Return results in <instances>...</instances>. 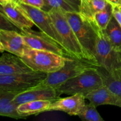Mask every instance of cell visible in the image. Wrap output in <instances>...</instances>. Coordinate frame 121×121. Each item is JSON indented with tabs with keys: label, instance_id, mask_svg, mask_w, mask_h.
<instances>
[{
	"label": "cell",
	"instance_id": "cell-26",
	"mask_svg": "<svg viewBox=\"0 0 121 121\" xmlns=\"http://www.w3.org/2000/svg\"><path fill=\"white\" fill-rule=\"evenodd\" d=\"M113 16L121 27V5L113 6Z\"/></svg>",
	"mask_w": 121,
	"mask_h": 121
},
{
	"label": "cell",
	"instance_id": "cell-1",
	"mask_svg": "<svg viewBox=\"0 0 121 121\" xmlns=\"http://www.w3.org/2000/svg\"><path fill=\"white\" fill-rule=\"evenodd\" d=\"M82 48L86 59L99 66L96 59L98 29L89 20L84 18L79 13H65Z\"/></svg>",
	"mask_w": 121,
	"mask_h": 121
},
{
	"label": "cell",
	"instance_id": "cell-3",
	"mask_svg": "<svg viewBox=\"0 0 121 121\" xmlns=\"http://www.w3.org/2000/svg\"><path fill=\"white\" fill-rule=\"evenodd\" d=\"M48 13L61 38L65 49L73 59H86L82 48L65 15V12L57 8H52Z\"/></svg>",
	"mask_w": 121,
	"mask_h": 121
},
{
	"label": "cell",
	"instance_id": "cell-24",
	"mask_svg": "<svg viewBox=\"0 0 121 121\" xmlns=\"http://www.w3.org/2000/svg\"><path fill=\"white\" fill-rule=\"evenodd\" d=\"M0 30H13L18 31L20 30L9 21L2 13L0 12Z\"/></svg>",
	"mask_w": 121,
	"mask_h": 121
},
{
	"label": "cell",
	"instance_id": "cell-11",
	"mask_svg": "<svg viewBox=\"0 0 121 121\" xmlns=\"http://www.w3.org/2000/svg\"><path fill=\"white\" fill-rule=\"evenodd\" d=\"M85 100V96L80 93L72 95L66 98H60L52 102L46 112L61 111L70 115L78 117L86 105Z\"/></svg>",
	"mask_w": 121,
	"mask_h": 121
},
{
	"label": "cell",
	"instance_id": "cell-10",
	"mask_svg": "<svg viewBox=\"0 0 121 121\" xmlns=\"http://www.w3.org/2000/svg\"><path fill=\"white\" fill-rule=\"evenodd\" d=\"M29 48L20 32L0 30V50L2 53L7 52L21 57Z\"/></svg>",
	"mask_w": 121,
	"mask_h": 121
},
{
	"label": "cell",
	"instance_id": "cell-7",
	"mask_svg": "<svg viewBox=\"0 0 121 121\" xmlns=\"http://www.w3.org/2000/svg\"><path fill=\"white\" fill-rule=\"evenodd\" d=\"M96 59L99 66L108 72L121 69V57L119 52L116 51L105 36L104 31L98 30Z\"/></svg>",
	"mask_w": 121,
	"mask_h": 121
},
{
	"label": "cell",
	"instance_id": "cell-22",
	"mask_svg": "<svg viewBox=\"0 0 121 121\" xmlns=\"http://www.w3.org/2000/svg\"><path fill=\"white\" fill-rule=\"evenodd\" d=\"M113 17V6L108 2L106 7L97 13L91 21L99 30L104 31Z\"/></svg>",
	"mask_w": 121,
	"mask_h": 121
},
{
	"label": "cell",
	"instance_id": "cell-27",
	"mask_svg": "<svg viewBox=\"0 0 121 121\" xmlns=\"http://www.w3.org/2000/svg\"><path fill=\"white\" fill-rule=\"evenodd\" d=\"M108 2L112 5V6L119 5V0H106Z\"/></svg>",
	"mask_w": 121,
	"mask_h": 121
},
{
	"label": "cell",
	"instance_id": "cell-15",
	"mask_svg": "<svg viewBox=\"0 0 121 121\" xmlns=\"http://www.w3.org/2000/svg\"><path fill=\"white\" fill-rule=\"evenodd\" d=\"M85 98L96 106L110 105L121 108V98L104 85L85 95Z\"/></svg>",
	"mask_w": 121,
	"mask_h": 121
},
{
	"label": "cell",
	"instance_id": "cell-9",
	"mask_svg": "<svg viewBox=\"0 0 121 121\" xmlns=\"http://www.w3.org/2000/svg\"><path fill=\"white\" fill-rule=\"evenodd\" d=\"M20 4L31 19L34 24L41 31L46 33L64 48L61 38L48 12L28 5L22 3H20Z\"/></svg>",
	"mask_w": 121,
	"mask_h": 121
},
{
	"label": "cell",
	"instance_id": "cell-4",
	"mask_svg": "<svg viewBox=\"0 0 121 121\" xmlns=\"http://www.w3.org/2000/svg\"><path fill=\"white\" fill-rule=\"evenodd\" d=\"M21 58L33 71L50 73L60 69L65 65L68 57L49 51L30 47L26 50Z\"/></svg>",
	"mask_w": 121,
	"mask_h": 121
},
{
	"label": "cell",
	"instance_id": "cell-19",
	"mask_svg": "<svg viewBox=\"0 0 121 121\" xmlns=\"http://www.w3.org/2000/svg\"><path fill=\"white\" fill-rule=\"evenodd\" d=\"M106 0H80L79 14L82 17L91 21L95 15L107 5Z\"/></svg>",
	"mask_w": 121,
	"mask_h": 121
},
{
	"label": "cell",
	"instance_id": "cell-13",
	"mask_svg": "<svg viewBox=\"0 0 121 121\" xmlns=\"http://www.w3.org/2000/svg\"><path fill=\"white\" fill-rule=\"evenodd\" d=\"M60 95L56 89L48 87L35 86L29 90L19 93L14 98V102L18 105L33 100L54 101L60 98Z\"/></svg>",
	"mask_w": 121,
	"mask_h": 121
},
{
	"label": "cell",
	"instance_id": "cell-6",
	"mask_svg": "<svg viewBox=\"0 0 121 121\" xmlns=\"http://www.w3.org/2000/svg\"><path fill=\"white\" fill-rule=\"evenodd\" d=\"M47 76V73L36 71L11 75H0V91L21 93L37 86Z\"/></svg>",
	"mask_w": 121,
	"mask_h": 121
},
{
	"label": "cell",
	"instance_id": "cell-17",
	"mask_svg": "<svg viewBox=\"0 0 121 121\" xmlns=\"http://www.w3.org/2000/svg\"><path fill=\"white\" fill-rule=\"evenodd\" d=\"M102 76L104 85L121 98V69L109 72L101 66L96 68Z\"/></svg>",
	"mask_w": 121,
	"mask_h": 121
},
{
	"label": "cell",
	"instance_id": "cell-32",
	"mask_svg": "<svg viewBox=\"0 0 121 121\" xmlns=\"http://www.w3.org/2000/svg\"></svg>",
	"mask_w": 121,
	"mask_h": 121
},
{
	"label": "cell",
	"instance_id": "cell-21",
	"mask_svg": "<svg viewBox=\"0 0 121 121\" xmlns=\"http://www.w3.org/2000/svg\"><path fill=\"white\" fill-rule=\"evenodd\" d=\"M43 10L48 12L52 8H57L65 13H79L80 0H44Z\"/></svg>",
	"mask_w": 121,
	"mask_h": 121
},
{
	"label": "cell",
	"instance_id": "cell-14",
	"mask_svg": "<svg viewBox=\"0 0 121 121\" xmlns=\"http://www.w3.org/2000/svg\"><path fill=\"white\" fill-rule=\"evenodd\" d=\"M33 71L20 57L2 53L0 58V75H11Z\"/></svg>",
	"mask_w": 121,
	"mask_h": 121
},
{
	"label": "cell",
	"instance_id": "cell-5",
	"mask_svg": "<svg viewBox=\"0 0 121 121\" xmlns=\"http://www.w3.org/2000/svg\"><path fill=\"white\" fill-rule=\"evenodd\" d=\"M96 68L88 70L80 75L67 80L56 89L57 92L60 95L80 93L85 96L101 87L104 85V82Z\"/></svg>",
	"mask_w": 121,
	"mask_h": 121
},
{
	"label": "cell",
	"instance_id": "cell-28",
	"mask_svg": "<svg viewBox=\"0 0 121 121\" xmlns=\"http://www.w3.org/2000/svg\"><path fill=\"white\" fill-rule=\"evenodd\" d=\"M13 1V0H0V4L1 6H4Z\"/></svg>",
	"mask_w": 121,
	"mask_h": 121
},
{
	"label": "cell",
	"instance_id": "cell-16",
	"mask_svg": "<svg viewBox=\"0 0 121 121\" xmlns=\"http://www.w3.org/2000/svg\"><path fill=\"white\" fill-rule=\"evenodd\" d=\"M19 92L0 91V115L14 119H25L17 111L18 105L14 102Z\"/></svg>",
	"mask_w": 121,
	"mask_h": 121
},
{
	"label": "cell",
	"instance_id": "cell-29",
	"mask_svg": "<svg viewBox=\"0 0 121 121\" xmlns=\"http://www.w3.org/2000/svg\"><path fill=\"white\" fill-rule=\"evenodd\" d=\"M119 5H121V0H119Z\"/></svg>",
	"mask_w": 121,
	"mask_h": 121
},
{
	"label": "cell",
	"instance_id": "cell-12",
	"mask_svg": "<svg viewBox=\"0 0 121 121\" xmlns=\"http://www.w3.org/2000/svg\"><path fill=\"white\" fill-rule=\"evenodd\" d=\"M0 12L20 31L31 29L34 24L20 3L13 0L4 6H1Z\"/></svg>",
	"mask_w": 121,
	"mask_h": 121
},
{
	"label": "cell",
	"instance_id": "cell-25",
	"mask_svg": "<svg viewBox=\"0 0 121 121\" xmlns=\"http://www.w3.org/2000/svg\"><path fill=\"white\" fill-rule=\"evenodd\" d=\"M19 2L42 9L45 6L44 0H20Z\"/></svg>",
	"mask_w": 121,
	"mask_h": 121
},
{
	"label": "cell",
	"instance_id": "cell-2",
	"mask_svg": "<svg viewBox=\"0 0 121 121\" xmlns=\"http://www.w3.org/2000/svg\"><path fill=\"white\" fill-rule=\"evenodd\" d=\"M97 64L87 59H77L68 57L60 69L47 73L44 80L36 86L56 89L67 80L80 75L88 70L96 69Z\"/></svg>",
	"mask_w": 121,
	"mask_h": 121
},
{
	"label": "cell",
	"instance_id": "cell-23",
	"mask_svg": "<svg viewBox=\"0 0 121 121\" xmlns=\"http://www.w3.org/2000/svg\"><path fill=\"white\" fill-rule=\"evenodd\" d=\"M96 107V106L91 102L86 104L82 112L78 117L83 121H104V119L97 111Z\"/></svg>",
	"mask_w": 121,
	"mask_h": 121
},
{
	"label": "cell",
	"instance_id": "cell-20",
	"mask_svg": "<svg viewBox=\"0 0 121 121\" xmlns=\"http://www.w3.org/2000/svg\"><path fill=\"white\" fill-rule=\"evenodd\" d=\"M103 31L113 48L117 52H121V27L113 16Z\"/></svg>",
	"mask_w": 121,
	"mask_h": 121
},
{
	"label": "cell",
	"instance_id": "cell-18",
	"mask_svg": "<svg viewBox=\"0 0 121 121\" xmlns=\"http://www.w3.org/2000/svg\"><path fill=\"white\" fill-rule=\"evenodd\" d=\"M52 101L50 100H33L18 105L17 111L19 114L26 118L28 116L37 115L47 111Z\"/></svg>",
	"mask_w": 121,
	"mask_h": 121
},
{
	"label": "cell",
	"instance_id": "cell-8",
	"mask_svg": "<svg viewBox=\"0 0 121 121\" xmlns=\"http://www.w3.org/2000/svg\"><path fill=\"white\" fill-rule=\"evenodd\" d=\"M26 43L32 48L49 51L66 57L72 58L70 54L59 44L43 31L32 29L20 31Z\"/></svg>",
	"mask_w": 121,
	"mask_h": 121
},
{
	"label": "cell",
	"instance_id": "cell-30",
	"mask_svg": "<svg viewBox=\"0 0 121 121\" xmlns=\"http://www.w3.org/2000/svg\"><path fill=\"white\" fill-rule=\"evenodd\" d=\"M14 1H15V2H20V0H14Z\"/></svg>",
	"mask_w": 121,
	"mask_h": 121
},
{
	"label": "cell",
	"instance_id": "cell-31",
	"mask_svg": "<svg viewBox=\"0 0 121 121\" xmlns=\"http://www.w3.org/2000/svg\"><path fill=\"white\" fill-rule=\"evenodd\" d=\"M119 54H120V56H121V52H119Z\"/></svg>",
	"mask_w": 121,
	"mask_h": 121
}]
</instances>
